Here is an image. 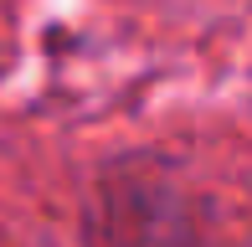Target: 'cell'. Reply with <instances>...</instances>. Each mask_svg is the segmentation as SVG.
<instances>
[]
</instances>
